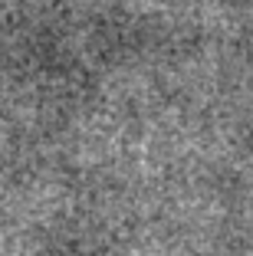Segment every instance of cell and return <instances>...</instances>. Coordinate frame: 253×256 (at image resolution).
<instances>
[]
</instances>
